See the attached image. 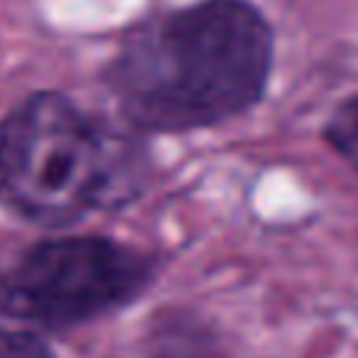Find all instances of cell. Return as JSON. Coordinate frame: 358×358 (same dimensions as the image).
Returning <instances> with one entry per match:
<instances>
[{
  "mask_svg": "<svg viewBox=\"0 0 358 358\" xmlns=\"http://www.w3.org/2000/svg\"><path fill=\"white\" fill-rule=\"evenodd\" d=\"M152 358H225V355L213 343L210 333H203L187 324H175L156 336Z\"/></svg>",
  "mask_w": 358,
  "mask_h": 358,
  "instance_id": "277c9868",
  "label": "cell"
},
{
  "mask_svg": "<svg viewBox=\"0 0 358 358\" xmlns=\"http://www.w3.org/2000/svg\"><path fill=\"white\" fill-rule=\"evenodd\" d=\"M149 260L101 238H57L0 270V311L41 327L101 317L140 295Z\"/></svg>",
  "mask_w": 358,
  "mask_h": 358,
  "instance_id": "3957f363",
  "label": "cell"
},
{
  "mask_svg": "<svg viewBox=\"0 0 358 358\" xmlns=\"http://www.w3.org/2000/svg\"><path fill=\"white\" fill-rule=\"evenodd\" d=\"M273 32L248 0H196L134 29L108 67L124 117L143 130H196L257 105Z\"/></svg>",
  "mask_w": 358,
  "mask_h": 358,
  "instance_id": "6da1fadb",
  "label": "cell"
},
{
  "mask_svg": "<svg viewBox=\"0 0 358 358\" xmlns=\"http://www.w3.org/2000/svg\"><path fill=\"white\" fill-rule=\"evenodd\" d=\"M111 184L105 134L61 95H32L0 124V196L20 216L76 222L105 203Z\"/></svg>",
  "mask_w": 358,
  "mask_h": 358,
  "instance_id": "7a4b0ae2",
  "label": "cell"
},
{
  "mask_svg": "<svg viewBox=\"0 0 358 358\" xmlns=\"http://www.w3.org/2000/svg\"><path fill=\"white\" fill-rule=\"evenodd\" d=\"M0 358H55V352L48 349L38 336L0 330Z\"/></svg>",
  "mask_w": 358,
  "mask_h": 358,
  "instance_id": "8992f818",
  "label": "cell"
},
{
  "mask_svg": "<svg viewBox=\"0 0 358 358\" xmlns=\"http://www.w3.org/2000/svg\"><path fill=\"white\" fill-rule=\"evenodd\" d=\"M327 140L352 169H358V99L345 101L333 115L330 127H327Z\"/></svg>",
  "mask_w": 358,
  "mask_h": 358,
  "instance_id": "5b68a950",
  "label": "cell"
}]
</instances>
